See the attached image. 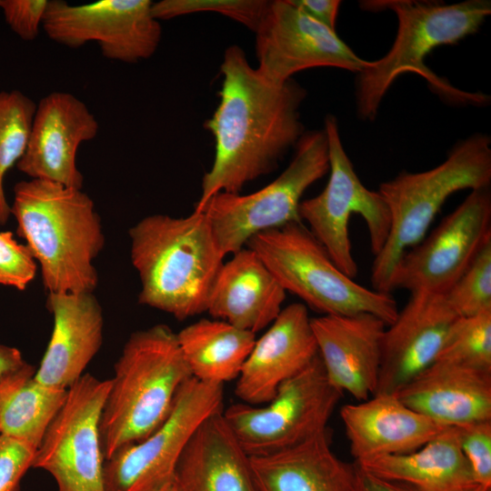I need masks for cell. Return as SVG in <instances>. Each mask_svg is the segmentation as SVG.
Wrapping results in <instances>:
<instances>
[{"label": "cell", "instance_id": "12", "mask_svg": "<svg viewBox=\"0 0 491 491\" xmlns=\"http://www.w3.org/2000/svg\"><path fill=\"white\" fill-rule=\"evenodd\" d=\"M109 387L110 379L84 374L36 448L32 467L48 472L57 491H106L99 425Z\"/></svg>", "mask_w": 491, "mask_h": 491}, {"label": "cell", "instance_id": "16", "mask_svg": "<svg viewBox=\"0 0 491 491\" xmlns=\"http://www.w3.org/2000/svg\"><path fill=\"white\" fill-rule=\"evenodd\" d=\"M98 129L83 101L68 92H52L36 105L27 147L16 167L30 179L82 189L77 150L94 139Z\"/></svg>", "mask_w": 491, "mask_h": 491}, {"label": "cell", "instance_id": "25", "mask_svg": "<svg viewBox=\"0 0 491 491\" xmlns=\"http://www.w3.org/2000/svg\"><path fill=\"white\" fill-rule=\"evenodd\" d=\"M328 429L293 447L250 456L259 491H356V463L332 450Z\"/></svg>", "mask_w": 491, "mask_h": 491}, {"label": "cell", "instance_id": "7", "mask_svg": "<svg viewBox=\"0 0 491 491\" xmlns=\"http://www.w3.org/2000/svg\"><path fill=\"white\" fill-rule=\"evenodd\" d=\"M280 286L326 316L370 314L390 325L398 308L391 294L344 274L302 222L261 232L246 243Z\"/></svg>", "mask_w": 491, "mask_h": 491}, {"label": "cell", "instance_id": "30", "mask_svg": "<svg viewBox=\"0 0 491 491\" xmlns=\"http://www.w3.org/2000/svg\"><path fill=\"white\" fill-rule=\"evenodd\" d=\"M436 360L491 372V311L459 316L449 329Z\"/></svg>", "mask_w": 491, "mask_h": 491}, {"label": "cell", "instance_id": "23", "mask_svg": "<svg viewBox=\"0 0 491 491\" xmlns=\"http://www.w3.org/2000/svg\"><path fill=\"white\" fill-rule=\"evenodd\" d=\"M286 291L248 247L223 263L212 285L206 312L254 334L269 326L280 314Z\"/></svg>", "mask_w": 491, "mask_h": 491}, {"label": "cell", "instance_id": "8", "mask_svg": "<svg viewBox=\"0 0 491 491\" xmlns=\"http://www.w3.org/2000/svg\"><path fill=\"white\" fill-rule=\"evenodd\" d=\"M295 147L288 166L263 188L247 195L218 193L195 210L205 215L225 257L261 232L302 222V195L329 171L325 131L305 132Z\"/></svg>", "mask_w": 491, "mask_h": 491}, {"label": "cell", "instance_id": "22", "mask_svg": "<svg viewBox=\"0 0 491 491\" xmlns=\"http://www.w3.org/2000/svg\"><path fill=\"white\" fill-rule=\"evenodd\" d=\"M395 394L444 426L491 420V372L436 360Z\"/></svg>", "mask_w": 491, "mask_h": 491}, {"label": "cell", "instance_id": "41", "mask_svg": "<svg viewBox=\"0 0 491 491\" xmlns=\"http://www.w3.org/2000/svg\"><path fill=\"white\" fill-rule=\"evenodd\" d=\"M490 489L491 488H489V487H486V486H475L474 488H472L469 491H490Z\"/></svg>", "mask_w": 491, "mask_h": 491}, {"label": "cell", "instance_id": "11", "mask_svg": "<svg viewBox=\"0 0 491 491\" xmlns=\"http://www.w3.org/2000/svg\"><path fill=\"white\" fill-rule=\"evenodd\" d=\"M223 400V386L189 378L155 430L105 461L106 491H152L173 479L188 441L208 416L224 409Z\"/></svg>", "mask_w": 491, "mask_h": 491}, {"label": "cell", "instance_id": "34", "mask_svg": "<svg viewBox=\"0 0 491 491\" xmlns=\"http://www.w3.org/2000/svg\"><path fill=\"white\" fill-rule=\"evenodd\" d=\"M37 262L25 244L10 231L0 232V285L25 290L35 279Z\"/></svg>", "mask_w": 491, "mask_h": 491}, {"label": "cell", "instance_id": "15", "mask_svg": "<svg viewBox=\"0 0 491 491\" xmlns=\"http://www.w3.org/2000/svg\"><path fill=\"white\" fill-rule=\"evenodd\" d=\"M256 34L258 71L284 83L297 72L330 66L358 73L366 64L337 35L289 0L270 1Z\"/></svg>", "mask_w": 491, "mask_h": 491}, {"label": "cell", "instance_id": "29", "mask_svg": "<svg viewBox=\"0 0 491 491\" xmlns=\"http://www.w3.org/2000/svg\"><path fill=\"white\" fill-rule=\"evenodd\" d=\"M35 108L36 104L19 90L0 91V224L11 215L5 176L26 150Z\"/></svg>", "mask_w": 491, "mask_h": 491}, {"label": "cell", "instance_id": "13", "mask_svg": "<svg viewBox=\"0 0 491 491\" xmlns=\"http://www.w3.org/2000/svg\"><path fill=\"white\" fill-rule=\"evenodd\" d=\"M491 238L490 186L471 190L426 238L405 253L390 282L391 293L446 295Z\"/></svg>", "mask_w": 491, "mask_h": 491}, {"label": "cell", "instance_id": "24", "mask_svg": "<svg viewBox=\"0 0 491 491\" xmlns=\"http://www.w3.org/2000/svg\"><path fill=\"white\" fill-rule=\"evenodd\" d=\"M174 481L178 491H259L250 456L223 410L197 427L177 461Z\"/></svg>", "mask_w": 491, "mask_h": 491}, {"label": "cell", "instance_id": "14", "mask_svg": "<svg viewBox=\"0 0 491 491\" xmlns=\"http://www.w3.org/2000/svg\"><path fill=\"white\" fill-rule=\"evenodd\" d=\"M149 0H100L74 5L48 1L42 27L53 41L72 48L98 44L110 60L137 63L156 51L162 35Z\"/></svg>", "mask_w": 491, "mask_h": 491}, {"label": "cell", "instance_id": "35", "mask_svg": "<svg viewBox=\"0 0 491 491\" xmlns=\"http://www.w3.org/2000/svg\"><path fill=\"white\" fill-rule=\"evenodd\" d=\"M36 448L0 435V491H19L20 482L32 467Z\"/></svg>", "mask_w": 491, "mask_h": 491}, {"label": "cell", "instance_id": "2", "mask_svg": "<svg viewBox=\"0 0 491 491\" xmlns=\"http://www.w3.org/2000/svg\"><path fill=\"white\" fill-rule=\"evenodd\" d=\"M363 10L395 13L398 26L386 55L366 61L356 82V113L362 120H374L380 104L396 79L405 73L423 77L429 88L455 105H486L487 95L455 87L425 64L426 55L443 45H455L476 33L491 14L489 0H465L455 4L416 0L361 1Z\"/></svg>", "mask_w": 491, "mask_h": 491}, {"label": "cell", "instance_id": "1", "mask_svg": "<svg viewBox=\"0 0 491 491\" xmlns=\"http://www.w3.org/2000/svg\"><path fill=\"white\" fill-rule=\"evenodd\" d=\"M220 70L219 104L205 123L215 139V156L195 210L218 193L239 194L271 173L305 133L299 108L306 91L296 81L268 79L238 45L225 49Z\"/></svg>", "mask_w": 491, "mask_h": 491}, {"label": "cell", "instance_id": "26", "mask_svg": "<svg viewBox=\"0 0 491 491\" xmlns=\"http://www.w3.org/2000/svg\"><path fill=\"white\" fill-rule=\"evenodd\" d=\"M356 464L376 476L405 483L418 491H469L477 486L461 451L455 426L446 427L413 452Z\"/></svg>", "mask_w": 491, "mask_h": 491}, {"label": "cell", "instance_id": "27", "mask_svg": "<svg viewBox=\"0 0 491 491\" xmlns=\"http://www.w3.org/2000/svg\"><path fill=\"white\" fill-rule=\"evenodd\" d=\"M176 336L192 376L220 386L238 377L256 340V334L215 318L195 321Z\"/></svg>", "mask_w": 491, "mask_h": 491}, {"label": "cell", "instance_id": "38", "mask_svg": "<svg viewBox=\"0 0 491 491\" xmlns=\"http://www.w3.org/2000/svg\"><path fill=\"white\" fill-rule=\"evenodd\" d=\"M356 465V491H418L409 485L380 477Z\"/></svg>", "mask_w": 491, "mask_h": 491}, {"label": "cell", "instance_id": "37", "mask_svg": "<svg viewBox=\"0 0 491 491\" xmlns=\"http://www.w3.org/2000/svg\"><path fill=\"white\" fill-rule=\"evenodd\" d=\"M305 15L336 31V17L341 5L339 0H289Z\"/></svg>", "mask_w": 491, "mask_h": 491}, {"label": "cell", "instance_id": "19", "mask_svg": "<svg viewBox=\"0 0 491 491\" xmlns=\"http://www.w3.org/2000/svg\"><path fill=\"white\" fill-rule=\"evenodd\" d=\"M318 355L330 383L359 401L377 387L386 325L370 314L311 318Z\"/></svg>", "mask_w": 491, "mask_h": 491}, {"label": "cell", "instance_id": "20", "mask_svg": "<svg viewBox=\"0 0 491 491\" xmlns=\"http://www.w3.org/2000/svg\"><path fill=\"white\" fill-rule=\"evenodd\" d=\"M46 307L53 330L34 377L46 386L68 389L102 346V307L93 293H49Z\"/></svg>", "mask_w": 491, "mask_h": 491}, {"label": "cell", "instance_id": "33", "mask_svg": "<svg viewBox=\"0 0 491 491\" xmlns=\"http://www.w3.org/2000/svg\"><path fill=\"white\" fill-rule=\"evenodd\" d=\"M455 427L476 485L491 488V420Z\"/></svg>", "mask_w": 491, "mask_h": 491}, {"label": "cell", "instance_id": "9", "mask_svg": "<svg viewBox=\"0 0 491 491\" xmlns=\"http://www.w3.org/2000/svg\"><path fill=\"white\" fill-rule=\"evenodd\" d=\"M343 394L328 380L319 355L280 386L259 406L243 402L223 409V416L250 456L282 451L327 429Z\"/></svg>", "mask_w": 491, "mask_h": 491}, {"label": "cell", "instance_id": "32", "mask_svg": "<svg viewBox=\"0 0 491 491\" xmlns=\"http://www.w3.org/2000/svg\"><path fill=\"white\" fill-rule=\"evenodd\" d=\"M269 5L270 1L266 0H162L152 3L151 12L156 20L215 12L244 25L255 33Z\"/></svg>", "mask_w": 491, "mask_h": 491}, {"label": "cell", "instance_id": "18", "mask_svg": "<svg viewBox=\"0 0 491 491\" xmlns=\"http://www.w3.org/2000/svg\"><path fill=\"white\" fill-rule=\"evenodd\" d=\"M317 355L307 308L305 304L293 303L256 340L236 378L235 393L243 403L264 405Z\"/></svg>", "mask_w": 491, "mask_h": 491}, {"label": "cell", "instance_id": "4", "mask_svg": "<svg viewBox=\"0 0 491 491\" xmlns=\"http://www.w3.org/2000/svg\"><path fill=\"white\" fill-rule=\"evenodd\" d=\"M130 257L140 280L138 302L178 320L206 312L225 256L203 212L155 214L129 229Z\"/></svg>", "mask_w": 491, "mask_h": 491}, {"label": "cell", "instance_id": "36", "mask_svg": "<svg viewBox=\"0 0 491 491\" xmlns=\"http://www.w3.org/2000/svg\"><path fill=\"white\" fill-rule=\"evenodd\" d=\"M47 4L46 0H0V8L13 32L32 41L38 35Z\"/></svg>", "mask_w": 491, "mask_h": 491}, {"label": "cell", "instance_id": "28", "mask_svg": "<svg viewBox=\"0 0 491 491\" xmlns=\"http://www.w3.org/2000/svg\"><path fill=\"white\" fill-rule=\"evenodd\" d=\"M35 374V366L25 363L0 383V435L37 448L67 389L46 386Z\"/></svg>", "mask_w": 491, "mask_h": 491}, {"label": "cell", "instance_id": "31", "mask_svg": "<svg viewBox=\"0 0 491 491\" xmlns=\"http://www.w3.org/2000/svg\"><path fill=\"white\" fill-rule=\"evenodd\" d=\"M445 296L458 316L491 311V238Z\"/></svg>", "mask_w": 491, "mask_h": 491}, {"label": "cell", "instance_id": "6", "mask_svg": "<svg viewBox=\"0 0 491 491\" xmlns=\"http://www.w3.org/2000/svg\"><path fill=\"white\" fill-rule=\"evenodd\" d=\"M491 139L475 134L457 142L437 166L416 173L401 172L380 185L378 192L390 214L386 244L371 267L374 290L391 294L394 270L407 249L425 238L446 200L463 189L490 186Z\"/></svg>", "mask_w": 491, "mask_h": 491}, {"label": "cell", "instance_id": "5", "mask_svg": "<svg viewBox=\"0 0 491 491\" xmlns=\"http://www.w3.org/2000/svg\"><path fill=\"white\" fill-rule=\"evenodd\" d=\"M114 370L99 425L105 460L155 430L193 377L176 333L164 324L132 333Z\"/></svg>", "mask_w": 491, "mask_h": 491}, {"label": "cell", "instance_id": "39", "mask_svg": "<svg viewBox=\"0 0 491 491\" xmlns=\"http://www.w3.org/2000/svg\"><path fill=\"white\" fill-rule=\"evenodd\" d=\"M25 363L17 348L0 344V383Z\"/></svg>", "mask_w": 491, "mask_h": 491}, {"label": "cell", "instance_id": "3", "mask_svg": "<svg viewBox=\"0 0 491 491\" xmlns=\"http://www.w3.org/2000/svg\"><path fill=\"white\" fill-rule=\"evenodd\" d=\"M11 215L16 232L39 265L49 293H93L94 261L105 246L100 216L82 189L51 181L17 183Z\"/></svg>", "mask_w": 491, "mask_h": 491}, {"label": "cell", "instance_id": "21", "mask_svg": "<svg viewBox=\"0 0 491 491\" xmlns=\"http://www.w3.org/2000/svg\"><path fill=\"white\" fill-rule=\"evenodd\" d=\"M340 416L356 463L413 452L447 426L406 406L396 394L345 405Z\"/></svg>", "mask_w": 491, "mask_h": 491}, {"label": "cell", "instance_id": "40", "mask_svg": "<svg viewBox=\"0 0 491 491\" xmlns=\"http://www.w3.org/2000/svg\"><path fill=\"white\" fill-rule=\"evenodd\" d=\"M152 491H178V489L176 487V485L173 477V479H171L170 481L163 484L162 486L156 487L155 489Z\"/></svg>", "mask_w": 491, "mask_h": 491}, {"label": "cell", "instance_id": "17", "mask_svg": "<svg viewBox=\"0 0 491 491\" xmlns=\"http://www.w3.org/2000/svg\"><path fill=\"white\" fill-rule=\"evenodd\" d=\"M459 316L445 295L414 292L386 327L376 394H395L433 364ZM373 395V396H374Z\"/></svg>", "mask_w": 491, "mask_h": 491}, {"label": "cell", "instance_id": "10", "mask_svg": "<svg viewBox=\"0 0 491 491\" xmlns=\"http://www.w3.org/2000/svg\"><path fill=\"white\" fill-rule=\"evenodd\" d=\"M329 152V179L317 195L302 200L299 217L325 247L337 267L355 278L357 265L352 254L348 225L353 214L366 221L370 247L376 256L386 242L390 214L378 191L366 188L356 173L342 144L336 118L328 115L325 128Z\"/></svg>", "mask_w": 491, "mask_h": 491}]
</instances>
